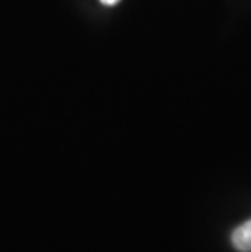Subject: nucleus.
Returning a JSON list of instances; mask_svg holds the SVG:
<instances>
[{
    "instance_id": "obj_2",
    "label": "nucleus",
    "mask_w": 251,
    "mask_h": 252,
    "mask_svg": "<svg viewBox=\"0 0 251 252\" xmlns=\"http://www.w3.org/2000/svg\"><path fill=\"white\" fill-rule=\"evenodd\" d=\"M101 3H105V5H116L119 0H100Z\"/></svg>"
},
{
    "instance_id": "obj_1",
    "label": "nucleus",
    "mask_w": 251,
    "mask_h": 252,
    "mask_svg": "<svg viewBox=\"0 0 251 252\" xmlns=\"http://www.w3.org/2000/svg\"><path fill=\"white\" fill-rule=\"evenodd\" d=\"M232 244L238 252H251V220L233 229Z\"/></svg>"
}]
</instances>
